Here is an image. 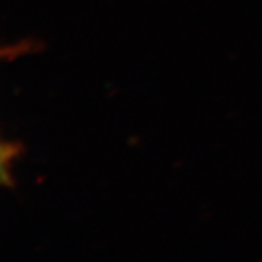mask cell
I'll return each instance as SVG.
<instances>
[{
	"mask_svg": "<svg viewBox=\"0 0 262 262\" xmlns=\"http://www.w3.org/2000/svg\"><path fill=\"white\" fill-rule=\"evenodd\" d=\"M28 48H31L28 44H22V46H12V47H0V58L5 57H15L28 51Z\"/></svg>",
	"mask_w": 262,
	"mask_h": 262,
	"instance_id": "obj_2",
	"label": "cell"
},
{
	"mask_svg": "<svg viewBox=\"0 0 262 262\" xmlns=\"http://www.w3.org/2000/svg\"><path fill=\"white\" fill-rule=\"evenodd\" d=\"M20 146L16 143H8L0 139V185H12L13 179L10 173L12 162L19 155Z\"/></svg>",
	"mask_w": 262,
	"mask_h": 262,
	"instance_id": "obj_1",
	"label": "cell"
}]
</instances>
